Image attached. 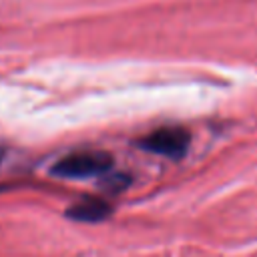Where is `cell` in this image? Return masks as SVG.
Instances as JSON below:
<instances>
[{
	"instance_id": "cell-2",
	"label": "cell",
	"mask_w": 257,
	"mask_h": 257,
	"mask_svg": "<svg viewBox=\"0 0 257 257\" xmlns=\"http://www.w3.org/2000/svg\"><path fill=\"white\" fill-rule=\"evenodd\" d=\"M189 143H191V135L185 126H159L149 135H145L143 139H139L137 145L155 155L181 159L187 153Z\"/></svg>"
},
{
	"instance_id": "cell-1",
	"label": "cell",
	"mask_w": 257,
	"mask_h": 257,
	"mask_svg": "<svg viewBox=\"0 0 257 257\" xmlns=\"http://www.w3.org/2000/svg\"><path fill=\"white\" fill-rule=\"evenodd\" d=\"M112 167V157L106 151L96 149H80L64 155L52 167V173L60 179H86L104 175Z\"/></svg>"
},
{
	"instance_id": "cell-3",
	"label": "cell",
	"mask_w": 257,
	"mask_h": 257,
	"mask_svg": "<svg viewBox=\"0 0 257 257\" xmlns=\"http://www.w3.org/2000/svg\"><path fill=\"white\" fill-rule=\"evenodd\" d=\"M112 207L98 197H86L78 203H74L72 207H68L66 215L74 221H82V223H98L102 219H106L110 215Z\"/></svg>"
},
{
	"instance_id": "cell-4",
	"label": "cell",
	"mask_w": 257,
	"mask_h": 257,
	"mask_svg": "<svg viewBox=\"0 0 257 257\" xmlns=\"http://www.w3.org/2000/svg\"><path fill=\"white\" fill-rule=\"evenodd\" d=\"M0 157H2V149H0Z\"/></svg>"
}]
</instances>
